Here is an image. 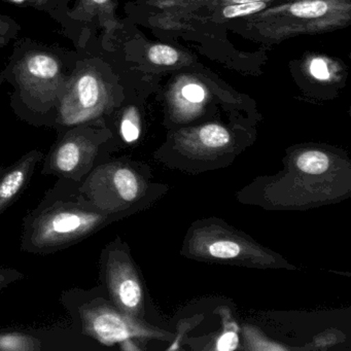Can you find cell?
I'll use <instances>...</instances> for the list:
<instances>
[{"instance_id":"cell-7","label":"cell","mask_w":351,"mask_h":351,"mask_svg":"<svg viewBox=\"0 0 351 351\" xmlns=\"http://www.w3.org/2000/svg\"><path fill=\"white\" fill-rule=\"evenodd\" d=\"M82 196L100 208L122 211L135 202L141 193L136 172L121 162H102L82 182H77Z\"/></svg>"},{"instance_id":"cell-23","label":"cell","mask_w":351,"mask_h":351,"mask_svg":"<svg viewBox=\"0 0 351 351\" xmlns=\"http://www.w3.org/2000/svg\"><path fill=\"white\" fill-rule=\"evenodd\" d=\"M69 0H28V3L40 11H46L54 15L56 12L66 10Z\"/></svg>"},{"instance_id":"cell-13","label":"cell","mask_w":351,"mask_h":351,"mask_svg":"<svg viewBox=\"0 0 351 351\" xmlns=\"http://www.w3.org/2000/svg\"><path fill=\"white\" fill-rule=\"evenodd\" d=\"M172 101L178 108L196 110L207 98V90L199 82L182 77L170 91Z\"/></svg>"},{"instance_id":"cell-24","label":"cell","mask_w":351,"mask_h":351,"mask_svg":"<svg viewBox=\"0 0 351 351\" xmlns=\"http://www.w3.org/2000/svg\"><path fill=\"white\" fill-rule=\"evenodd\" d=\"M238 346V336L236 332H225L217 341V349L221 351L235 350Z\"/></svg>"},{"instance_id":"cell-4","label":"cell","mask_w":351,"mask_h":351,"mask_svg":"<svg viewBox=\"0 0 351 351\" xmlns=\"http://www.w3.org/2000/svg\"><path fill=\"white\" fill-rule=\"evenodd\" d=\"M110 137V131L100 121L62 129L43 159V176L82 182L106 161Z\"/></svg>"},{"instance_id":"cell-10","label":"cell","mask_w":351,"mask_h":351,"mask_svg":"<svg viewBox=\"0 0 351 351\" xmlns=\"http://www.w3.org/2000/svg\"><path fill=\"white\" fill-rule=\"evenodd\" d=\"M40 149L24 154L15 163L0 172V215L13 206L32 182L36 168L44 159Z\"/></svg>"},{"instance_id":"cell-12","label":"cell","mask_w":351,"mask_h":351,"mask_svg":"<svg viewBox=\"0 0 351 351\" xmlns=\"http://www.w3.org/2000/svg\"><path fill=\"white\" fill-rule=\"evenodd\" d=\"M277 1L266 0V1L235 3V5L206 9L203 11L202 20L204 23H223V22L237 19V18H247L264 11L267 8L275 5Z\"/></svg>"},{"instance_id":"cell-25","label":"cell","mask_w":351,"mask_h":351,"mask_svg":"<svg viewBox=\"0 0 351 351\" xmlns=\"http://www.w3.org/2000/svg\"><path fill=\"white\" fill-rule=\"evenodd\" d=\"M9 1L16 3V5H25V3H28V0H9Z\"/></svg>"},{"instance_id":"cell-27","label":"cell","mask_w":351,"mask_h":351,"mask_svg":"<svg viewBox=\"0 0 351 351\" xmlns=\"http://www.w3.org/2000/svg\"><path fill=\"white\" fill-rule=\"evenodd\" d=\"M3 166L0 165V172H1V170H3Z\"/></svg>"},{"instance_id":"cell-5","label":"cell","mask_w":351,"mask_h":351,"mask_svg":"<svg viewBox=\"0 0 351 351\" xmlns=\"http://www.w3.org/2000/svg\"><path fill=\"white\" fill-rule=\"evenodd\" d=\"M16 79L32 114L47 116L58 106L64 84L62 65L47 52H32L16 66Z\"/></svg>"},{"instance_id":"cell-19","label":"cell","mask_w":351,"mask_h":351,"mask_svg":"<svg viewBox=\"0 0 351 351\" xmlns=\"http://www.w3.org/2000/svg\"><path fill=\"white\" fill-rule=\"evenodd\" d=\"M334 61L326 57L316 56L307 62V71L316 81L332 82L338 73Z\"/></svg>"},{"instance_id":"cell-1","label":"cell","mask_w":351,"mask_h":351,"mask_svg":"<svg viewBox=\"0 0 351 351\" xmlns=\"http://www.w3.org/2000/svg\"><path fill=\"white\" fill-rule=\"evenodd\" d=\"M121 213L96 206L82 196L77 182L58 178L24 217L20 248L43 256L61 252L94 235Z\"/></svg>"},{"instance_id":"cell-15","label":"cell","mask_w":351,"mask_h":351,"mask_svg":"<svg viewBox=\"0 0 351 351\" xmlns=\"http://www.w3.org/2000/svg\"><path fill=\"white\" fill-rule=\"evenodd\" d=\"M141 116L138 110L134 106H129L123 112L119 125V133L124 143H133L141 136Z\"/></svg>"},{"instance_id":"cell-21","label":"cell","mask_w":351,"mask_h":351,"mask_svg":"<svg viewBox=\"0 0 351 351\" xmlns=\"http://www.w3.org/2000/svg\"><path fill=\"white\" fill-rule=\"evenodd\" d=\"M19 25L11 18L0 15V48L9 44L12 38L17 36Z\"/></svg>"},{"instance_id":"cell-11","label":"cell","mask_w":351,"mask_h":351,"mask_svg":"<svg viewBox=\"0 0 351 351\" xmlns=\"http://www.w3.org/2000/svg\"><path fill=\"white\" fill-rule=\"evenodd\" d=\"M116 7V0H77L75 8L67 12V17L84 23L97 20L100 26L108 30L114 29L118 25L114 15Z\"/></svg>"},{"instance_id":"cell-20","label":"cell","mask_w":351,"mask_h":351,"mask_svg":"<svg viewBox=\"0 0 351 351\" xmlns=\"http://www.w3.org/2000/svg\"><path fill=\"white\" fill-rule=\"evenodd\" d=\"M209 254L217 258H233L239 256L241 247L239 244L228 240L215 242L208 248Z\"/></svg>"},{"instance_id":"cell-18","label":"cell","mask_w":351,"mask_h":351,"mask_svg":"<svg viewBox=\"0 0 351 351\" xmlns=\"http://www.w3.org/2000/svg\"><path fill=\"white\" fill-rule=\"evenodd\" d=\"M198 139L206 147L219 149L229 145L231 136L229 131L221 125L208 124L199 129Z\"/></svg>"},{"instance_id":"cell-26","label":"cell","mask_w":351,"mask_h":351,"mask_svg":"<svg viewBox=\"0 0 351 351\" xmlns=\"http://www.w3.org/2000/svg\"><path fill=\"white\" fill-rule=\"evenodd\" d=\"M281 3H285V1H289V0H279Z\"/></svg>"},{"instance_id":"cell-22","label":"cell","mask_w":351,"mask_h":351,"mask_svg":"<svg viewBox=\"0 0 351 351\" xmlns=\"http://www.w3.org/2000/svg\"><path fill=\"white\" fill-rule=\"evenodd\" d=\"M25 274L12 267L0 266V293L13 283L25 278Z\"/></svg>"},{"instance_id":"cell-14","label":"cell","mask_w":351,"mask_h":351,"mask_svg":"<svg viewBox=\"0 0 351 351\" xmlns=\"http://www.w3.org/2000/svg\"><path fill=\"white\" fill-rule=\"evenodd\" d=\"M254 1H266V0H145V3L159 10L160 12H168L213 9V8L223 7V5L254 3ZM270 1H277V0H270Z\"/></svg>"},{"instance_id":"cell-6","label":"cell","mask_w":351,"mask_h":351,"mask_svg":"<svg viewBox=\"0 0 351 351\" xmlns=\"http://www.w3.org/2000/svg\"><path fill=\"white\" fill-rule=\"evenodd\" d=\"M108 85L96 71L73 77L57 106L54 127L62 129L100 121L110 108Z\"/></svg>"},{"instance_id":"cell-17","label":"cell","mask_w":351,"mask_h":351,"mask_svg":"<svg viewBox=\"0 0 351 351\" xmlns=\"http://www.w3.org/2000/svg\"><path fill=\"white\" fill-rule=\"evenodd\" d=\"M147 56L153 64L159 65V66H176L180 64L184 55L173 47L164 44H155L149 47Z\"/></svg>"},{"instance_id":"cell-9","label":"cell","mask_w":351,"mask_h":351,"mask_svg":"<svg viewBox=\"0 0 351 351\" xmlns=\"http://www.w3.org/2000/svg\"><path fill=\"white\" fill-rule=\"evenodd\" d=\"M95 343L75 328L0 330V351L94 350Z\"/></svg>"},{"instance_id":"cell-8","label":"cell","mask_w":351,"mask_h":351,"mask_svg":"<svg viewBox=\"0 0 351 351\" xmlns=\"http://www.w3.org/2000/svg\"><path fill=\"white\" fill-rule=\"evenodd\" d=\"M101 287L112 304L123 313H137L143 301L141 282L126 252L118 242L108 244L99 258Z\"/></svg>"},{"instance_id":"cell-16","label":"cell","mask_w":351,"mask_h":351,"mask_svg":"<svg viewBox=\"0 0 351 351\" xmlns=\"http://www.w3.org/2000/svg\"><path fill=\"white\" fill-rule=\"evenodd\" d=\"M297 166L304 173L319 176L328 169L330 160L322 152H305L298 158Z\"/></svg>"},{"instance_id":"cell-2","label":"cell","mask_w":351,"mask_h":351,"mask_svg":"<svg viewBox=\"0 0 351 351\" xmlns=\"http://www.w3.org/2000/svg\"><path fill=\"white\" fill-rule=\"evenodd\" d=\"M350 21V0H289L250 16L246 26L261 38L278 43L300 34L340 29Z\"/></svg>"},{"instance_id":"cell-3","label":"cell","mask_w":351,"mask_h":351,"mask_svg":"<svg viewBox=\"0 0 351 351\" xmlns=\"http://www.w3.org/2000/svg\"><path fill=\"white\" fill-rule=\"evenodd\" d=\"M60 302L75 330L100 344L110 346L141 334V328L110 302L101 285L67 289Z\"/></svg>"}]
</instances>
